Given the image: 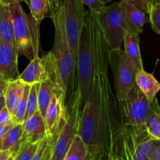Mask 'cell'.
Segmentation results:
<instances>
[{"instance_id": "cell-45", "label": "cell", "mask_w": 160, "mask_h": 160, "mask_svg": "<svg viewBox=\"0 0 160 160\" xmlns=\"http://www.w3.org/2000/svg\"><path fill=\"white\" fill-rule=\"evenodd\" d=\"M2 152H3V151H0V155H1V153H2Z\"/></svg>"}, {"instance_id": "cell-21", "label": "cell", "mask_w": 160, "mask_h": 160, "mask_svg": "<svg viewBox=\"0 0 160 160\" xmlns=\"http://www.w3.org/2000/svg\"><path fill=\"white\" fill-rule=\"evenodd\" d=\"M56 87L60 86L53 81L42 82L39 86V93H38V107H39V112L43 118L45 117L46 109L51 101L52 95Z\"/></svg>"}, {"instance_id": "cell-4", "label": "cell", "mask_w": 160, "mask_h": 160, "mask_svg": "<svg viewBox=\"0 0 160 160\" xmlns=\"http://www.w3.org/2000/svg\"><path fill=\"white\" fill-rule=\"evenodd\" d=\"M91 17L92 12L90 10L86 11L80 38L76 65L77 78L75 90L79 93L83 106L86 102L89 95L93 76L94 52Z\"/></svg>"}, {"instance_id": "cell-26", "label": "cell", "mask_w": 160, "mask_h": 160, "mask_svg": "<svg viewBox=\"0 0 160 160\" xmlns=\"http://www.w3.org/2000/svg\"><path fill=\"white\" fill-rule=\"evenodd\" d=\"M30 89H31V85L25 84L23 96H22L21 100H20V103H19V106L17 107V111H16V113L12 117L13 124H22L24 122L25 114H26L27 109V102H28V97Z\"/></svg>"}, {"instance_id": "cell-44", "label": "cell", "mask_w": 160, "mask_h": 160, "mask_svg": "<svg viewBox=\"0 0 160 160\" xmlns=\"http://www.w3.org/2000/svg\"><path fill=\"white\" fill-rule=\"evenodd\" d=\"M8 160H14L13 156V155H12V156H10V157H9V159H8Z\"/></svg>"}, {"instance_id": "cell-28", "label": "cell", "mask_w": 160, "mask_h": 160, "mask_svg": "<svg viewBox=\"0 0 160 160\" xmlns=\"http://www.w3.org/2000/svg\"><path fill=\"white\" fill-rule=\"evenodd\" d=\"M149 22L152 30L160 34V3L152 5L149 12Z\"/></svg>"}, {"instance_id": "cell-32", "label": "cell", "mask_w": 160, "mask_h": 160, "mask_svg": "<svg viewBox=\"0 0 160 160\" xmlns=\"http://www.w3.org/2000/svg\"><path fill=\"white\" fill-rule=\"evenodd\" d=\"M9 124H13L12 120V116L9 113L7 108L5 106L0 111V126H5V125Z\"/></svg>"}, {"instance_id": "cell-10", "label": "cell", "mask_w": 160, "mask_h": 160, "mask_svg": "<svg viewBox=\"0 0 160 160\" xmlns=\"http://www.w3.org/2000/svg\"><path fill=\"white\" fill-rule=\"evenodd\" d=\"M18 79L28 85L53 81L61 87L52 52H49L43 57L39 56L30 61V63L20 73Z\"/></svg>"}, {"instance_id": "cell-14", "label": "cell", "mask_w": 160, "mask_h": 160, "mask_svg": "<svg viewBox=\"0 0 160 160\" xmlns=\"http://www.w3.org/2000/svg\"><path fill=\"white\" fill-rule=\"evenodd\" d=\"M23 127L24 132L21 139L17 146L11 151V152H13L20 145H23V144H33L41 142L48 135L45 120L39 110L30 118L24 120Z\"/></svg>"}, {"instance_id": "cell-16", "label": "cell", "mask_w": 160, "mask_h": 160, "mask_svg": "<svg viewBox=\"0 0 160 160\" xmlns=\"http://www.w3.org/2000/svg\"><path fill=\"white\" fill-rule=\"evenodd\" d=\"M24 88L25 84L19 79L6 81L4 93L5 103L12 117L16 113L19 103L23 96Z\"/></svg>"}, {"instance_id": "cell-17", "label": "cell", "mask_w": 160, "mask_h": 160, "mask_svg": "<svg viewBox=\"0 0 160 160\" xmlns=\"http://www.w3.org/2000/svg\"><path fill=\"white\" fill-rule=\"evenodd\" d=\"M136 85L150 103L156 98L157 93L160 91V83L152 73L144 70H141L136 74Z\"/></svg>"}, {"instance_id": "cell-5", "label": "cell", "mask_w": 160, "mask_h": 160, "mask_svg": "<svg viewBox=\"0 0 160 160\" xmlns=\"http://www.w3.org/2000/svg\"><path fill=\"white\" fill-rule=\"evenodd\" d=\"M66 106L67 120L61 131L53 138L50 160H64L74 138L78 134L83 104L79 93L76 90Z\"/></svg>"}, {"instance_id": "cell-35", "label": "cell", "mask_w": 160, "mask_h": 160, "mask_svg": "<svg viewBox=\"0 0 160 160\" xmlns=\"http://www.w3.org/2000/svg\"><path fill=\"white\" fill-rule=\"evenodd\" d=\"M0 2L6 6H10V5L20 2H25L28 6L29 4V0H0Z\"/></svg>"}, {"instance_id": "cell-7", "label": "cell", "mask_w": 160, "mask_h": 160, "mask_svg": "<svg viewBox=\"0 0 160 160\" xmlns=\"http://www.w3.org/2000/svg\"><path fill=\"white\" fill-rule=\"evenodd\" d=\"M108 62L114 79L116 98L118 102L122 101L136 85L138 70L122 48L110 50Z\"/></svg>"}, {"instance_id": "cell-43", "label": "cell", "mask_w": 160, "mask_h": 160, "mask_svg": "<svg viewBox=\"0 0 160 160\" xmlns=\"http://www.w3.org/2000/svg\"><path fill=\"white\" fill-rule=\"evenodd\" d=\"M160 3V0H152V5Z\"/></svg>"}, {"instance_id": "cell-33", "label": "cell", "mask_w": 160, "mask_h": 160, "mask_svg": "<svg viewBox=\"0 0 160 160\" xmlns=\"http://www.w3.org/2000/svg\"><path fill=\"white\" fill-rule=\"evenodd\" d=\"M149 160H160V140H153V146L149 155Z\"/></svg>"}, {"instance_id": "cell-3", "label": "cell", "mask_w": 160, "mask_h": 160, "mask_svg": "<svg viewBox=\"0 0 160 160\" xmlns=\"http://www.w3.org/2000/svg\"><path fill=\"white\" fill-rule=\"evenodd\" d=\"M11 20L19 55L30 61L39 57V26L31 14H27L20 3L10 5Z\"/></svg>"}, {"instance_id": "cell-29", "label": "cell", "mask_w": 160, "mask_h": 160, "mask_svg": "<svg viewBox=\"0 0 160 160\" xmlns=\"http://www.w3.org/2000/svg\"><path fill=\"white\" fill-rule=\"evenodd\" d=\"M122 1L126 2L133 5L149 17V12L152 7V0H122Z\"/></svg>"}, {"instance_id": "cell-20", "label": "cell", "mask_w": 160, "mask_h": 160, "mask_svg": "<svg viewBox=\"0 0 160 160\" xmlns=\"http://www.w3.org/2000/svg\"><path fill=\"white\" fill-rule=\"evenodd\" d=\"M145 128L153 140H160V106L156 98L150 103Z\"/></svg>"}, {"instance_id": "cell-40", "label": "cell", "mask_w": 160, "mask_h": 160, "mask_svg": "<svg viewBox=\"0 0 160 160\" xmlns=\"http://www.w3.org/2000/svg\"><path fill=\"white\" fill-rule=\"evenodd\" d=\"M6 106V103H5V98H4V95L2 96L0 98V111L3 109V108Z\"/></svg>"}, {"instance_id": "cell-18", "label": "cell", "mask_w": 160, "mask_h": 160, "mask_svg": "<svg viewBox=\"0 0 160 160\" xmlns=\"http://www.w3.org/2000/svg\"><path fill=\"white\" fill-rule=\"evenodd\" d=\"M0 38L13 48H17L16 45L13 28L11 20L9 6L0 2Z\"/></svg>"}, {"instance_id": "cell-38", "label": "cell", "mask_w": 160, "mask_h": 160, "mask_svg": "<svg viewBox=\"0 0 160 160\" xmlns=\"http://www.w3.org/2000/svg\"><path fill=\"white\" fill-rule=\"evenodd\" d=\"M6 87V81L3 79L0 80V98L4 95Z\"/></svg>"}, {"instance_id": "cell-13", "label": "cell", "mask_w": 160, "mask_h": 160, "mask_svg": "<svg viewBox=\"0 0 160 160\" xmlns=\"http://www.w3.org/2000/svg\"><path fill=\"white\" fill-rule=\"evenodd\" d=\"M19 52L17 48L5 42L0 38V77L6 81L18 79Z\"/></svg>"}, {"instance_id": "cell-8", "label": "cell", "mask_w": 160, "mask_h": 160, "mask_svg": "<svg viewBox=\"0 0 160 160\" xmlns=\"http://www.w3.org/2000/svg\"><path fill=\"white\" fill-rule=\"evenodd\" d=\"M119 107L122 126L146 130L145 121L150 102L137 86L135 85L126 97L119 102Z\"/></svg>"}, {"instance_id": "cell-2", "label": "cell", "mask_w": 160, "mask_h": 160, "mask_svg": "<svg viewBox=\"0 0 160 160\" xmlns=\"http://www.w3.org/2000/svg\"><path fill=\"white\" fill-rule=\"evenodd\" d=\"M55 29V38L52 53L56 63V72L61 88L66 93V103L75 92L74 64L69 48L65 27L64 0H50V16Z\"/></svg>"}, {"instance_id": "cell-9", "label": "cell", "mask_w": 160, "mask_h": 160, "mask_svg": "<svg viewBox=\"0 0 160 160\" xmlns=\"http://www.w3.org/2000/svg\"><path fill=\"white\" fill-rule=\"evenodd\" d=\"M64 6L69 48L74 64L76 67L80 38L84 25L86 12L81 0H64Z\"/></svg>"}, {"instance_id": "cell-34", "label": "cell", "mask_w": 160, "mask_h": 160, "mask_svg": "<svg viewBox=\"0 0 160 160\" xmlns=\"http://www.w3.org/2000/svg\"><path fill=\"white\" fill-rule=\"evenodd\" d=\"M53 138L54 136L50 135V139H49L48 145H47L46 151H45V156H44L43 160H50V156H51V150H52V145H53Z\"/></svg>"}, {"instance_id": "cell-36", "label": "cell", "mask_w": 160, "mask_h": 160, "mask_svg": "<svg viewBox=\"0 0 160 160\" xmlns=\"http://www.w3.org/2000/svg\"><path fill=\"white\" fill-rule=\"evenodd\" d=\"M122 153L124 156H125V159L126 160H133V158H132L131 154H130V151H129L128 148L125 145V144L124 142H122Z\"/></svg>"}, {"instance_id": "cell-41", "label": "cell", "mask_w": 160, "mask_h": 160, "mask_svg": "<svg viewBox=\"0 0 160 160\" xmlns=\"http://www.w3.org/2000/svg\"><path fill=\"white\" fill-rule=\"evenodd\" d=\"M100 1L101 2L103 3V4L106 5V4H108V3L111 2H112L113 0H100Z\"/></svg>"}, {"instance_id": "cell-31", "label": "cell", "mask_w": 160, "mask_h": 160, "mask_svg": "<svg viewBox=\"0 0 160 160\" xmlns=\"http://www.w3.org/2000/svg\"><path fill=\"white\" fill-rule=\"evenodd\" d=\"M50 135H47L43 140L41 142L40 145L39 147V149L37 150L36 153L35 154V156H33V158L31 160H43L44 156H45V151H46L47 145H48L49 139H50Z\"/></svg>"}, {"instance_id": "cell-12", "label": "cell", "mask_w": 160, "mask_h": 160, "mask_svg": "<svg viewBox=\"0 0 160 160\" xmlns=\"http://www.w3.org/2000/svg\"><path fill=\"white\" fill-rule=\"evenodd\" d=\"M66 120V93L61 88L56 87L44 117L47 134L51 136L56 135L64 127Z\"/></svg>"}, {"instance_id": "cell-23", "label": "cell", "mask_w": 160, "mask_h": 160, "mask_svg": "<svg viewBox=\"0 0 160 160\" xmlns=\"http://www.w3.org/2000/svg\"><path fill=\"white\" fill-rule=\"evenodd\" d=\"M23 132V123L22 124H14L3 138L2 151H8V150L12 151L17 146V144L20 142Z\"/></svg>"}, {"instance_id": "cell-24", "label": "cell", "mask_w": 160, "mask_h": 160, "mask_svg": "<svg viewBox=\"0 0 160 160\" xmlns=\"http://www.w3.org/2000/svg\"><path fill=\"white\" fill-rule=\"evenodd\" d=\"M87 156V148L81 138L77 134L64 160H85Z\"/></svg>"}, {"instance_id": "cell-30", "label": "cell", "mask_w": 160, "mask_h": 160, "mask_svg": "<svg viewBox=\"0 0 160 160\" xmlns=\"http://www.w3.org/2000/svg\"><path fill=\"white\" fill-rule=\"evenodd\" d=\"M81 2L84 6L89 7V10L96 14L101 12L106 6L100 0H81Z\"/></svg>"}, {"instance_id": "cell-46", "label": "cell", "mask_w": 160, "mask_h": 160, "mask_svg": "<svg viewBox=\"0 0 160 160\" xmlns=\"http://www.w3.org/2000/svg\"><path fill=\"white\" fill-rule=\"evenodd\" d=\"M2 79V78H1V77H0V80H1Z\"/></svg>"}, {"instance_id": "cell-1", "label": "cell", "mask_w": 160, "mask_h": 160, "mask_svg": "<svg viewBox=\"0 0 160 160\" xmlns=\"http://www.w3.org/2000/svg\"><path fill=\"white\" fill-rule=\"evenodd\" d=\"M94 52L93 77L98 85L99 131L101 153L110 160L122 156V121L119 102L113 92L108 77L110 49L104 38L97 17H91Z\"/></svg>"}, {"instance_id": "cell-42", "label": "cell", "mask_w": 160, "mask_h": 160, "mask_svg": "<svg viewBox=\"0 0 160 160\" xmlns=\"http://www.w3.org/2000/svg\"><path fill=\"white\" fill-rule=\"evenodd\" d=\"M115 160H126V159H125V156H124L123 155H122V156H120V157H118L117 159H115Z\"/></svg>"}, {"instance_id": "cell-27", "label": "cell", "mask_w": 160, "mask_h": 160, "mask_svg": "<svg viewBox=\"0 0 160 160\" xmlns=\"http://www.w3.org/2000/svg\"><path fill=\"white\" fill-rule=\"evenodd\" d=\"M40 84H35L31 85L29 94L28 97V102H27V109L26 114H25V119L30 118L31 116L34 115L38 110V93H39V89Z\"/></svg>"}, {"instance_id": "cell-37", "label": "cell", "mask_w": 160, "mask_h": 160, "mask_svg": "<svg viewBox=\"0 0 160 160\" xmlns=\"http://www.w3.org/2000/svg\"><path fill=\"white\" fill-rule=\"evenodd\" d=\"M11 156H12V152L9 150H8V151H3L1 155H0V160H8V159Z\"/></svg>"}, {"instance_id": "cell-39", "label": "cell", "mask_w": 160, "mask_h": 160, "mask_svg": "<svg viewBox=\"0 0 160 160\" xmlns=\"http://www.w3.org/2000/svg\"><path fill=\"white\" fill-rule=\"evenodd\" d=\"M85 160H110V159H108V157H106V156H99V157L92 158L91 156H89V155L87 154V156H86V159Z\"/></svg>"}, {"instance_id": "cell-22", "label": "cell", "mask_w": 160, "mask_h": 160, "mask_svg": "<svg viewBox=\"0 0 160 160\" xmlns=\"http://www.w3.org/2000/svg\"><path fill=\"white\" fill-rule=\"evenodd\" d=\"M30 14L39 24L50 16V0H29Z\"/></svg>"}, {"instance_id": "cell-15", "label": "cell", "mask_w": 160, "mask_h": 160, "mask_svg": "<svg viewBox=\"0 0 160 160\" xmlns=\"http://www.w3.org/2000/svg\"><path fill=\"white\" fill-rule=\"evenodd\" d=\"M120 1L128 27V33L139 34L143 31L144 25L149 21V17L133 5L122 0Z\"/></svg>"}, {"instance_id": "cell-11", "label": "cell", "mask_w": 160, "mask_h": 160, "mask_svg": "<svg viewBox=\"0 0 160 160\" xmlns=\"http://www.w3.org/2000/svg\"><path fill=\"white\" fill-rule=\"evenodd\" d=\"M122 141L128 148L133 160H149L153 146V139L147 130H137L122 126Z\"/></svg>"}, {"instance_id": "cell-19", "label": "cell", "mask_w": 160, "mask_h": 160, "mask_svg": "<svg viewBox=\"0 0 160 160\" xmlns=\"http://www.w3.org/2000/svg\"><path fill=\"white\" fill-rule=\"evenodd\" d=\"M124 51L133 62L138 72L144 70L143 62L140 51L139 34L127 33L124 38Z\"/></svg>"}, {"instance_id": "cell-6", "label": "cell", "mask_w": 160, "mask_h": 160, "mask_svg": "<svg viewBox=\"0 0 160 160\" xmlns=\"http://www.w3.org/2000/svg\"><path fill=\"white\" fill-rule=\"evenodd\" d=\"M96 17L110 49L121 48L128 33L121 1L105 6L101 12L96 14Z\"/></svg>"}, {"instance_id": "cell-25", "label": "cell", "mask_w": 160, "mask_h": 160, "mask_svg": "<svg viewBox=\"0 0 160 160\" xmlns=\"http://www.w3.org/2000/svg\"><path fill=\"white\" fill-rule=\"evenodd\" d=\"M41 142L20 145L13 152H12L14 160H31L39 149Z\"/></svg>"}]
</instances>
